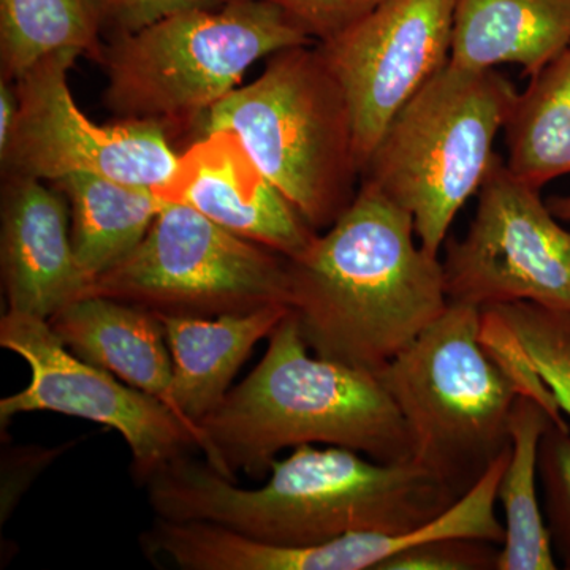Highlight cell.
<instances>
[{
  "mask_svg": "<svg viewBox=\"0 0 570 570\" xmlns=\"http://www.w3.org/2000/svg\"><path fill=\"white\" fill-rule=\"evenodd\" d=\"M156 515L208 521L281 547H314L355 532L396 534L436 519L459 498L415 461L379 463L343 448H294L258 489H242L190 453L145 480Z\"/></svg>",
  "mask_w": 570,
  "mask_h": 570,
  "instance_id": "6da1fadb",
  "label": "cell"
},
{
  "mask_svg": "<svg viewBox=\"0 0 570 570\" xmlns=\"http://www.w3.org/2000/svg\"><path fill=\"white\" fill-rule=\"evenodd\" d=\"M287 269L288 307L309 351L374 373L450 303L442 261L420 246L411 214L370 183Z\"/></svg>",
  "mask_w": 570,
  "mask_h": 570,
  "instance_id": "7a4b0ae2",
  "label": "cell"
},
{
  "mask_svg": "<svg viewBox=\"0 0 570 570\" xmlns=\"http://www.w3.org/2000/svg\"><path fill=\"white\" fill-rule=\"evenodd\" d=\"M206 463L236 482L269 474L277 453L326 444L379 463L412 461L411 434L381 376L309 355L294 314L268 336L264 358L200 423Z\"/></svg>",
  "mask_w": 570,
  "mask_h": 570,
  "instance_id": "3957f363",
  "label": "cell"
},
{
  "mask_svg": "<svg viewBox=\"0 0 570 570\" xmlns=\"http://www.w3.org/2000/svg\"><path fill=\"white\" fill-rule=\"evenodd\" d=\"M316 41L277 0L195 7L105 40L104 104L121 121L186 132L239 88L265 56Z\"/></svg>",
  "mask_w": 570,
  "mask_h": 570,
  "instance_id": "277c9868",
  "label": "cell"
},
{
  "mask_svg": "<svg viewBox=\"0 0 570 570\" xmlns=\"http://www.w3.org/2000/svg\"><path fill=\"white\" fill-rule=\"evenodd\" d=\"M411 434L412 461L456 498L510 448L520 382L487 347L482 309H448L379 371Z\"/></svg>",
  "mask_w": 570,
  "mask_h": 570,
  "instance_id": "5b68a950",
  "label": "cell"
},
{
  "mask_svg": "<svg viewBox=\"0 0 570 570\" xmlns=\"http://www.w3.org/2000/svg\"><path fill=\"white\" fill-rule=\"evenodd\" d=\"M202 135L234 132L314 230L332 227L362 179L346 96L317 43L269 56L257 80L228 94Z\"/></svg>",
  "mask_w": 570,
  "mask_h": 570,
  "instance_id": "8992f818",
  "label": "cell"
},
{
  "mask_svg": "<svg viewBox=\"0 0 570 570\" xmlns=\"http://www.w3.org/2000/svg\"><path fill=\"white\" fill-rule=\"evenodd\" d=\"M517 89L498 69L448 62L397 112L363 183L411 214L420 246L439 257L460 209L479 194Z\"/></svg>",
  "mask_w": 570,
  "mask_h": 570,
  "instance_id": "52a82bcc",
  "label": "cell"
},
{
  "mask_svg": "<svg viewBox=\"0 0 570 570\" xmlns=\"http://www.w3.org/2000/svg\"><path fill=\"white\" fill-rule=\"evenodd\" d=\"M88 295L170 316L217 317L288 306L287 258L225 230L190 206L165 202L140 245L97 277Z\"/></svg>",
  "mask_w": 570,
  "mask_h": 570,
  "instance_id": "ba28073f",
  "label": "cell"
},
{
  "mask_svg": "<svg viewBox=\"0 0 570 570\" xmlns=\"http://www.w3.org/2000/svg\"><path fill=\"white\" fill-rule=\"evenodd\" d=\"M461 239L445 242L450 303L475 307L530 302L570 313V232L540 189L510 174L497 156Z\"/></svg>",
  "mask_w": 570,
  "mask_h": 570,
  "instance_id": "9c48e42d",
  "label": "cell"
},
{
  "mask_svg": "<svg viewBox=\"0 0 570 570\" xmlns=\"http://www.w3.org/2000/svg\"><path fill=\"white\" fill-rule=\"evenodd\" d=\"M80 52L62 50L41 59L14 81L18 115L6 149L3 176L61 181L70 175L105 176L134 186H164L178 154L154 122L100 126L78 108L69 71Z\"/></svg>",
  "mask_w": 570,
  "mask_h": 570,
  "instance_id": "30bf717a",
  "label": "cell"
},
{
  "mask_svg": "<svg viewBox=\"0 0 570 570\" xmlns=\"http://www.w3.org/2000/svg\"><path fill=\"white\" fill-rule=\"evenodd\" d=\"M0 346L31 367L28 387L0 400L2 428L26 412H56L112 428L129 445L140 482L168 461L200 450L193 428L167 404L75 355L45 318L7 311Z\"/></svg>",
  "mask_w": 570,
  "mask_h": 570,
  "instance_id": "8fae6325",
  "label": "cell"
},
{
  "mask_svg": "<svg viewBox=\"0 0 570 570\" xmlns=\"http://www.w3.org/2000/svg\"><path fill=\"white\" fill-rule=\"evenodd\" d=\"M455 0H389L317 47L346 96L360 171L397 112L450 61Z\"/></svg>",
  "mask_w": 570,
  "mask_h": 570,
  "instance_id": "7c38bea8",
  "label": "cell"
},
{
  "mask_svg": "<svg viewBox=\"0 0 570 570\" xmlns=\"http://www.w3.org/2000/svg\"><path fill=\"white\" fill-rule=\"evenodd\" d=\"M154 193L285 258L305 253L318 234L228 130L204 134L178 154L174 175Z\"/></svg>",
  "mask_w": 570,
  "mask_h": 570,
  "instance_id": "4fadbf2b",
  "label": "cell"
},
{
  "mask_svg": "<svg viewBox=\"0 0 570 570\" xmlns=\"http://www.w3.org/2000/svg\"><path fill=\"white\" fill-rule=\"evenodd\" d=\"M0 264L7 311L48 321L88 292L71 245L69 208L58 189L3 176Z\"/></svg>",
  "mask_w": 570,
  "mask_h": 570,
  "instance_id": "5bb4252c",
  "label": "cell"
},
{
  "mask_svg": "<svg viewBox=\"0 0 570 570\" xmlns=\"http://www.w3.org/2000/svg\"><path fill=\"white\" fill-rule=\"evenodd\" d=\"M288 313L287 305H269L217 317L157 314L174 363V411L197 434L200 452L204 434L198 423L223 403L254 347L268 340Z\"/></svg>",
  "mask_w": 570,
  "mask_h": 570,
  "instance_id": "9a60e30c",
  "label": "cell"
},
{
  "mask_svg": "<svg viewBox=\"0 0 570 570\" xmlns=\"http://www.w3.org/2000/svg\"><path fill=\"white\" fill-rule=\"evenodd\" d=\"M48 322L75 355L174 411V363L156 313L108 296L88 295L63 306Z\"/></svg>",
  "mask_w": 570,
  "mask_h": 570,
  "instance_id": "2e32d148",
  "label": "cell"
},
{
  "mask_svg": "<svg viewBox=\"0 0 570 570\" xmlns=\"http://www.w3.org/2000/svg\"><path fill=\"white\" fill-rule=\"evenodd\" d=\"M570 45V0H455L450 62L474 70L547 66Z\"/></svg>",
  "mask_w": 570,
  "mask_h": 570,
  "instance_id": "e0dca14e",
  "label": "cell"
},
{
  "mask_svg": "<svg viewBox=\"0 0 570 570\" xmlns=\"http://www.w3.org/2000/svg\"><path fill=\"white\" fill-rule=\"evenodd\" d=\"M55 187L69 204L75 257L91 284L134 253L165 204L151 187L105 176L70 175Z\"/></svg>",
  "mask_w": 570,
  "mask_h": 570,
  "instance_id": "ac0fdd59",
  "label": "cell"
},
{
  "mask_svg": "<svg viewBox=\"0 0 570 570\" xmlns=\"http://www.w3.org/2000/svg\"><path fill=\"white\" fill-rule=\"evenodd\" d=\"M551 423L557 420L535 397H517L510 417L512 450L498 490L505 535L497 570L558 569L539 497V448Z\"/></svg>",
  "mask_w": 570,
  "mask_h": 570,
  "instance_id": "d6986e66",
  "label": "cell"
},
{
  "mask_svg": "<svg viewBox=\"0 0 570 570\" xmlns=\"http://www.w3.org/2000/svg\"><path fill=\"white\" fill-rule=\"evenodd\" d=\"M510 174L542 190L570 174V45L517 92L504 126Z\"/></svg>",
  "mask_w": 570,
  "mask_h": 570,
  "instance_id": "ffe728a7",
  "label": "cell"
},
{
  "mask_svg": "<svg viewBox=\"0 0 570 570\" xmlns=\"http://www.w3.org/2000/svg\"><path fill=\"white\" fill-rule=\"evenodd\" d=\"M487 346L546 385L570 419V313L530 302L483 307Z\"/></svg>",
  "mask_w": 570,
  "mask_h": 570,
  "instance_id": "44dd1931",
  "label": "cell"
},
{
  "mask_svg": "<svg viewBox=\"0 0 570 570\" xmlns=\"http://www.w3.org/2000/svg\"><path fill=\"white\" fill-rule=\"evenodd\" d=\"M104 43L77 0H0L3 80H20L56 51H78L99 63Z\"/></svg>",
  "mask_w": 570,
  "mask_h": 570,
  "instance_id": "7402d4cb",
  "label": "cell"
},
{
  "mask_svg": "<svg viewBox=\"0 0 570 570\" xmlns=\"http://www.w3.org/2000/svg\"><path fill=\"white\" fill-rule=\"evenodd\" d=\"M543 515L554 557L570 570V430L551 423L539 448Z\"/></svg>",
  "mask_w": 570,
  "mask_h": 570,
  "instance_id": "603a6c76",
  "label": "cell"
},
{
  "mask_svg": "<svg viewBox=\"0 0 570 570\" xmlns=\"http://www.w3.org/2000/svg\"><path fill=\"white\" fill-rule=\"evenodd\" d=\"M102 39L127 36L165 17L195 7L219 6L225 0H77Z\"/></svg>",
  "mask_w": 570,
  "mask_h": 570,
  "instance_id": "cb8c5ba5",
  "label": "cell"
},
{
  "mask_svg": "<svg viewBox=\"0 0 570 570\" xmlns=\"http://www.w3.org/2000/svg\"><path fill=\"white\" fill-rule=\"evenodd\" d=\"M499 553L489 540L436 539L390 558L379 570H497Z\"/></svg>",
  "mask_w": 570,
  "mask_h": 570,
  "instance_id": "d4e9b609",
  "label": "cell"
},
{
  "mask_svg": "<svg viewBox=\"0 0 570 570\" xmlns=\"http://www.w3.org/2000/svg\"><path fill=\"white\" fill-rule=\"evenodd\" d=\"M389 0H284L296 24L316 43L343 32Z\"/></svg>",
  "mask_w": 570,
  "mask_h": 570,
  "instance_id": "484cf974",
  "label": "cell"
},
{
  "mask_svg": "<svg viewBox=\"0 0 570 570\" xmlns=\"http://www.w3.org/2000/svg\"><path fill=\"white\" fill-rule=\"evenodd\" d=\"M18 115V97L14 82L0 81V151L6 149Z\"/></svg>",
  "mask_w": 570,
  "mask_h": 570,
  "instance_id": "4316f807",
  "label": "cell"
},
{
  "mask_svg": "<svg viewBox=\"0 0 570 570\" xmlns=\"http://www.w3.org/2000/svg\"><path fill=\"white\" fill-rule=\"evenodd\" d=\"M547 205L551 213L560 220L570 223V195H560V197H551L547 200Z\"/></svg>",
  "mask_w": 570,
  "mask_h": 570,
  "instance_id": "83f0119b",
  "label": "cell"
},
{
  "mask_svg": "<svg viewBox=\"0 0 570 570\" xmlns=\"http://www.w3.org/2000/svg\"><path fill=\"white\" fill-rule=\"evenodd\" d=\"M277 2L283 3V2H284V0H277Z\"/></svg>",
  "mask_w": 570,
  "mask_h": 570,
  "instance_id": "f1b7e54d",
  "label": "cell"
}]
</instances>
